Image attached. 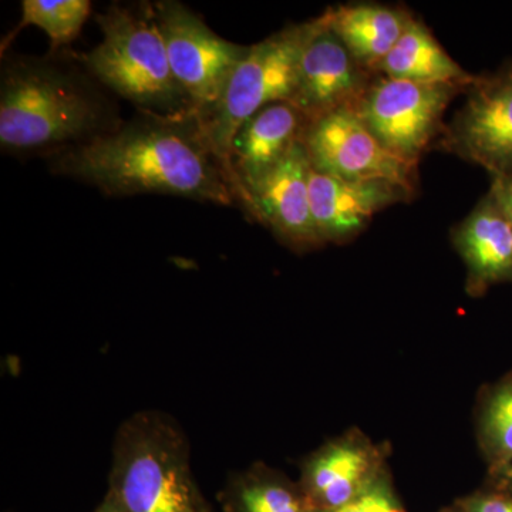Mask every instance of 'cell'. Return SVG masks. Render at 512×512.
Here are the masks:
<instances>
[{"mask_svg": "<svg viewBox=\"0 0 512 512\" xmlns=\"http://www.w3.org/2000/svg\"><path fill=\"white\" fill-rule=\"evenodd\" d=\"M52 154L53 174L93 185L110 197L163 194L225 207L237 201L195 114L140 113L124 126Z\"/></svg>", "mask_w": 512, "mask_h": 512, "instance_id": "obj_1", "label": "cell"}, {"mask_svg": "<svg viewBox=\"0 0 512 512\" xmlns=\"http://www.w3.org/2000/svg\"><path fill=\"white\" fill-rule=\"evenodd\" d=\"M110 107L86 80L43 59L5 64L0 82V146L60 150L114 130ZM52 151V153H53Z\"/></svg>", "mask_w": 512, "mask_h": 512, "instance_id": "obj_2", "label": "cell"}, {"mask_svg": "<svg viewBox=\"0 0 512 512\" xmlns=\"http://www.w3.org/2000/svg\"><path fill=\"white\" fill-rule=\"evenodd\" d=\"M109 491L127 512H211L192 476L187 436L157 410L133 414L117 430Z\"/></svg>", "mask_w": 512, "mask_h": 512, "instance_id": "obj_3", "label": "cell"}, {"mask_svg": "<svg viewBox=\"0 0 512 512\" xmlns=\"http://www.w3.org/2000/svg\"><path fill=\"white\" fill-rule=\"evenodd\" d=\"M100 45L82 56L87 72L141 114L181 117L195 114L168 60L153 5H111L96 16Z\"/></svg>", "mask_w": 512, "mask_h": 512, "instance_id": "obj_4", "label": "cell"}, {"mask_svg": "<svg viewBox=\"0 0 512 512\" xmlns=\"http://www.w3.org/2000/svg\"><path fill=\"white\" fill-rule=\"evenodd\" d=\"M312 30L313 19L289 26L249 46L248 55L232 74L221 99L201 117L202 130L211 150L227 171L229 183V151L235 134L259 110L291 101L299 57Z\"/></svg>", "mask_w": 512, "mask_h": 512, "instance_id": "obj_5", "label": "cell"}, {"mask_svg": "<svg viewBox=\"0 0 512 512\" xmlns=\"http://www.w3.org/2000/svg\"><path fill=\"white\" fill-rule=\"evenodd\" d=\"M470 84H421L376 74L353 110L390 154L419 165L443 133L447 107Z\"/></svg>", "mask_w": 512, "mask_h": 512, "instance_id": "obj_6", "label": "cell"}, {"mask_svg": "<svg viewBox=\"0 0 512 512\" xmlns=\"http://www.w3.org/2000/svg\"><path fill=\"white\" fill-rule=\"evenodd\" d=\"M171 70L201 119L221 99L249 46L215 35L200 16L178 0L153 3Z\"/></svg>", "mask_w": 512, "mask_h": 512, "instance_id": "obj_7", "label": "cell"}, {"mask_svg": "<svg viewBox=\"0 0 512 512\" xmlns=\"http://www.w3.org/2000/svg\"><path fill=\"white\" fill-rule=\"evenodd\" d=\"M464 94L434 148L483 167L491 178L512 177V60L476 74Z\"/></svg>", "mask_w": 512, "mask_h": 512, "instance_id": "obj_8", "label": "cell"}, {"mask_svg": "<svg viewBox=\"0 0 512 512\" xmlns=\"http://www.w3.org/2000/svg\"><path fill=\"white\" fill-rule=\"evenodd\" d=\"M302 143L316 173L343 180H389L417 192V165L390 154L353 109L311 121Z\"/></svg>", "mask_w": 512, "mask_h": 512, "instance_id": "obj_9", "label": "cell"}, {"mask_svg": "<svg viewBox=\"0 0 512 512\" xmlns=\"http://www.w3.org/2000/svg\"><path fill=\"white\" fill-rule=\"evenodd\" d=\"M376 73L357 63L326 25L313 19L311 36L303 46L289 103L311 121L340 109H355Z\"/></svg>", "mask_w": 512, "mask_h": 512, "instance_id": "obj_10", "label": "cell"}, {"mask_svg": "<svg viewBox=\"0 0 512 512\" xmlns=\"http://www.w3.org/2000/svg\"><path fill=\"white\" fill-rule=\"evenodd\" d=\"M389 448L350 429L303 460L299 484L318 511L345 507L387 468Z\"/></svg>", "mask_w": 512, "mask_h": 512, "instance_id": "obj_11", "label": "cell"}, {"mask_svg": "<svg viewBox=\"0 0 512 512\" xmlns=\"http://www.w3.org/2000/svg\"><path fill=\"white\" fill-rule=\"evenodd\" d=\"M311 170L305 146L299 143L271 173L249 188L244 200L255 220L271 229L282 244L299 252L325 245L313 220Z\"/></svg>", "mask_w": 512, "mask_h": 512, "instance_id": "obj_12", "label": "cell"}, {"mask_svg": "<svg viewBox=\"0 0 512 512\" xmlns=\"http://www.w3.org/2000/svg\"><path fill=\"white\" fill-rule=\"evenodd\" d=\"M313 220L323 244H346L365 231L377 212L412 200L416 191L389 180H343L309 175Z\"/></svg>", "mask_w": 512, "mask_h": 512, "instance_id": "obj_13", "label": "cell"}, {"mask_svg": "<svg viewBox=\"0 0 512 512\" xmlns=\"http://www.w3.org/2000/svg\"><path fill=\"white\" fill-rule=\"evenodd\" d=\"M308 124L301 111L282 101L259 110L239 128L229 151L231 184L237 200L244 204L249 188L302 143Z\"/></svg>", "mask_w": 512, "mask_h": 512, "instance_id": "obj_14", "label": "cell"}, {"mask_svg": "<svg viewBox=\"0 0 512 512\" xmlns=\"http://www.w3.org/2000/svg\"><path fill=\"white\" fill-rule=\"evenodd\" d=\"M453 247L467 268L468 295H484L495 285L512 282V224L493 192L451 231Z\"/></svg>", "mask_w": 512, "mask_h": 512, "instance_id": "obj_15", "label": "cell"}, {"mask_svg": "<svg viewBox=\"0 0 512 512\" xmlns=\"http://www.w3.org/2000/svg\"><path fill=\"white\" fill-rule=\"evenodd\" d=\"M328 28L369 72L389 55L413 18L406 9L380 3H349L323 13Z\"/></svg>", "mask_w": 512, "mask_h": 512, "instance_id": "obj_16", "label": "cell"}, {"mask_svg": "<svg viewBox=\"0 0 512 512\" xmlns=\"http://www.w3.org/2000/svg\"><path fill=\"white\" fill-rule=\"evenodd\" d=\"M376 74L421 84H470L468 73L453 59L431 30L413 16L403 35L377 66Z\"/></svg>", "mask_w": 512, "mask_h": 512, "instance_id": "obj_17", "label": "cell"}, {"mask_svg": "<svg viewBox=\"0 0 512 512\" xmlns=\"http://www.w3.org/2000/svg\"><path fill=\"white\" fill-rule=\"evenodd\" d=\"M218 500L225 512H319L299 481L262 463L231 477Z\"/></svg>", "mask_w": 512, "mask_h": 512, "instance_id": "obj_18", "label": "cell"}, {"mask_svg": "<svg viewBox=\"0 0 512 512\" xmlns=\"http://www.w3.org/2000/svg\"><path fill=\"white\" fill-rule=\"evenodd\" d=\"M477 437L488 468L512 458V373L487 389L477 414Z\"/></svg>", "mask_w": 512, "mask_h": 512, "instance_id": "obj_19", "label": "cell"}, {"mask_svg": "<svg viewBox=\"0 0 512 512\" xmlns=\"http://www.w3.org/2000/svg\"><path fill=\"white\" fill-rule=\"evenodd\" d=\"M92 13L89 0H23L22 20L15 33L26 26H36L46 33L53 49L76 40Z\"/></svg>", "mask_w": 512, "mask_h": 512, "instance_id": "obj_20", "label": "cell"}, {"mask_svg": "<svg viewBox=\"0 0 512 512\" xmlns=\"http://www.w3.org/2000/svg\"><path fill=\"white\" fill-rule=\"evenodd\" d=\"M319 512H406L393 487L389 468L345 507Z\"/></svg>", "mask_w": 512, "mask_h": 512, "instance_id": "obj_21", "label": "cell"}, {"mask_svg": "<svg viewBox=\"0 0 512 512\" xmlns=\"http://www.w3.org/2000/svg\"><path fill=\"white\" fill-rule=\"evenodd\" d=\"M461 512H512V497L491 490L463 498L458 503Z\"/></svg>", "mask_w": 512, "mask_h": 512, "instance_id": "obj_22", "label": "cell"}, {"mask_svg": "<svg viewBox=\"0 0 512 512\" xmlns=\"http://www.w3.org/2000/svg\"><path fill=\"white\" fill-rule=\"evenodd\" d=\"M491 490L500 491L512 497V458L500 466L488 468Z\"/></svg>", "mask_w": 512, "mask_h": 512, "instance_id": "obj_23", "label": "cell"}, {"mask_svg": "<svg viewBox=\"0 0 512 512\" xmlns=\"http://www.w3.org/2000/svg\"><path fill=\"white\" fill-rule=\"evenodd\" d=\"M490 191L512 224V177L491 178Z\"/></svg>", "mask_w": 512, "mask_h": 512, "instance_id": "obj_24", "label": "cell"}, {"mask_svg": "<svg viewBox=\"0 0 512 512\" xmlns=\"http://www.w3.org/2000/svg\"><path fill=\"white\" fill-rule=\"evenodd\" d=\"M93 512H127L126 508L120 504V501L114 497V494H111L110 491H107V494L104 495L101 503L97 505L96 510Z\"/></svg>", "mask_w": 512, "mask_h": 512, "instance_id": "obj_25", "label": "cell"}, {"mask_svg": "<svg viewBox=\"0 0 512 512\" xmlns=\"http://www.w3.org/2000/svg\"><path fill=\"white\" fill-rule=\"evenodd\" d=\"M443 512H461V511H460V508L457 507V510H447V511H443Z\"/></svg>", "mask_w": 512, "mask_h": 512, "instance_id": "obj_26", "label": "cell"}]
</instances>
